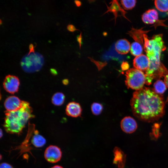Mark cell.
<instances>
[{
    "label": "cell",
    "mask_w": 168,
    "mask_h": 168,
    "mask_svg": "<svg viewBox=\"0 0 168 168\" xmlns=\"http://www.w3.org/2000/svg\"><path fill=\"white\" fill-rule=\"evenodd\" d=\"M110 3V5L109 7L106 5L107 10L104 14L109 12L112 13L114 16L115 23L116 19L118 16H122L128 19L125 16L126 12L121 7L117 0H113Z\"/></svg>",
    "instance_id": "obj_11"
},
{
    "label": "cell",
    "mask_w": 168,
    "mask_h": 168,
    "mask_svg": "<svg viewBox=\"0 0 168 168\" xmlns=\"http://www.w3.org/2000/svg\"><path fill=\"white\" fill-rule=\"evenodd\" d=\"M65 96L62 93L58 92L54 94L52 98V102L54 105L60 106L64 102Z\"/></svg>",
    "instance_id": "obj_20"
},
{
    "label": "cell",
    "mask_w": 168,
    "mask_h": 168,
    "mask_svg": "<svg viewBox=\"0 0 168 168\" xmlns=\"http://www.w3.org/2000/svg\"><path fill=\"white\" fill-rule=\"evenodd\" d=\"M20 85L18 78L14 75H8L7 76L3 82V86L5 90L11 94H14L18 91Z\"/></svg>",
    "instance_id": "obj_7"
},
{
    "label": "cell",
    "mask_w": 168,
    "mask_h": 168,
    "mask_svg": "<svg viewBox=\"0 0 168 168\" xmlns=\"http://www.w3.org/2000/svg\"><path fill=\"white\" fill-rule=\"evenodd\" d=\"M129 64L127 62L123 61L122 62L121 67V69L123 71H125L128 70L129 68Z\"/></svg>",
    "instance_id": "obj_26"
},
{
    "label": "cell",
    "mask_w": 168,
    "mask_h": 168,
    "mask_svg": "<svg viewBox=\"0 0 168 168\" xmlns=\"http://www.w3.org/2000/svg\"><path fill=\"white\" fill-rule=\"evenodd\" d=\"M125 75V83L128 88L137 91L143 88L146 84L145 74L135 68L128 70Z\"/></svg>",
    "instance_id": "obj_4"
},
{
    "label": "cell",
    "mask_w": 168,
    "mask_h": 168,
    "mask_svg": "<svg viewBox=\"0 0 168 168\" xmlns=\"http://www.w3.org/2000/svg\"><path fill=\"white\" fill-rule=\"evenodd\" d=\"M149 30H144L142 28L137 29L132 28L131 30L127 33L135 41L139 43L143 46L144 39L143 35L149 32Z\"/></svg>",
    "instance_id": "obj_16"
},
{
    "label": "cell",
    "mask_w": 168,
    "mask_h": 168,
    "mask_svg": "<svg viewBox=\"0 0 168 168\" xmlns=\"http://www.w3.org/2000/svg\"><path fill=\"white\" fill-rule=\"evenodd\" d=\"M44 62V57L37 52L25 55L22 58L21 65L25 72L31 73L39 71Z\"/></svg>",
    "instance_id": "obj_3"
},
{
    "label": "cell",
    "mask_w": 168,
    "mask_h": 168,
    "mask_svg": "<svg viewBox=\"0 0 168 168\" xmlns=\"http://www.w3.org/2000/svg\"><path fill=\"white\" fill-rule=\"evenodd\" d=\"M32 144L35 147H40L43 146L46 143L45 139L42 135L39 134L38 131H35V134L31 140Z\"/></svg>",
    "instance_id": "obj_17"
},
{
    "label": "cell",
    "mask_w": 168,
    "mask_h": 168,
    "mask_svg": "<svg viewBox=\"0 0 168 168\" xmlns=\"http://www.w3.org/2000/svg\"><path fill=\"white\" fill-rule=\"evenodd\" d=\"M130 42L126 39H121L117 41L115 44V49L119 54L124 55L127 54L130 49Z\"/></svg>",
    "instance_id": "obj_14"
},
{
    "label": "cell",
    "mask_w": 168,
    "mask_h": 168,
    "mask_svg": "<svg viewBox=\"0 0 168 168\" xmlns=\"http://www.w3.org/2000/svg\"><path fill=\"white\" fill-rule=\"evenodd\" d=\"M130 104L133 115L142 121H157L164 114L163 97L149 87H143L134 92Z\"/></svg>",
    "instance_id": "obj_1"
},
{
    "label": "cell",
    "mask_w": 168,
    "mask_h": 168,
    "mask_svg": "<svg viewBox=\"0 0 168 168\" xmlns=\"http://www.w3.org/2000/svg\"><path fill=\"white\" fill-rule=\"evenodd\" d=\"M23 101L21 100L17 97L11 96L7 97L4 103L6 111H14L19 110L22 107Z\"/></svg>",
    "instance_id": "obj_8"
},
{
    "label": "cell",
    "mask_w": 168,
    "mask_h": 168,
    "mask_svg": "<svg viewBox=\"0 0 168 168\" xmlns=\"http://www.w3.org/2000/svg\"><path fill=\"white\" fill-rule=\"evenodd\" d=\"M133 64L135 68L146 72L149 68V59L147 56L141 54L134 58Z\"/></svg>",
    "instance_id": "obj_10"
},
{
    "label": "cell",
    "mask_w": 168,
    "mask_h": 168,
    "mask_svg": "<svg viewBox=\"0 0 168 168\" xmlns=\"http://www.w3.org/2000/svg\"><path fill=\"white\" fill-rule=\"evenodd\" d=\"M164 81L166 86L168 87V74L164 77Z\"/></svg>",
    "instance_id": "obj_31"
},
{
    "label": "cell",
    "mask_w": 168,
    "mask_h": 168,
    "mask_svg": "<svg viewBox=\"0 0 168 168\" xmlns=\"http://www.w3.org/2000/svg\"><path fill=\"white\" fill-rule=\"evenodd\" d=\"M120 126L122 130L128 133L134 132L137 128V124L135 119L130 116L123 118L120 122Z\"/></svg>",
    "instance_id": "obj_9"
},
{
    "label": "cell",
    "mask_w": 168,
    "mask_h": 168,
    "mask_svg": "<svg viewBox=\"0 0 168 168\" xmlns=\"http://www.w3.org/2000/svg\"><path fill=\"white\" fill-rule=\"evenodd\" d=\"M153 90L159 95L163 94L166 89V86L164 82L160 80H157L153 84Z\"/></svg>",
    "instance_id": "obj_18"
},
{
    "label": "cell",
    "mask_w": 168,
    "mask_h": 168,
    "mask_svg": "<svg viewBox=\"0 0 168 168\" xmlns=\"http://www.w3.org/2000/svg\"><path fill=\"white\" fill-rule=\"evenodd\" d=\"M89 58L91 61L93 62L96 64L99 70L101 69L107 64L106 62H102L99 61H97L90 57Z\"/></svg>",
    "instance_id": "obj_25"
},
{
    "label": "cell",
    "mask_w": 168,
    "mask_h": 168,
    "mask_svg": "<svg viewBox=\"0 0 168 168\" xmlns=\"http://www.w3.org/2000/svg\"><path fill=\"white\" fill-rule=\"evenodd\" d=\"M51 168H63L61 166H58V165H56L52 167Z\"/></svg>",
    "instance_id": "obj_33"
},
{
    "label": "cell",
    "mask_w": 168,
    "mask_h": 168,
    "mask_svg": "<svg viewBox=\"0 0 168 168\" xmlns=\"http://www.w3.org/2000/svg\"><path fill=\"white\" fill-rule=\"evenodd\" d=\"M3 127L8 133L20 134L30 119L34 117L29 103L23 101L22 107L17 110L5 112Z\"/></svg>",
    "instance_id": "obj_2"
},
{
    "label": "cell",
    "mask_w": 168,
    "mask_h": 168,
    "mask_svg": "<svg viewBox=\"0 0 168 168\" xmlns=\"http://www.w3.org/2000/svg\"><path fill=\"white\" fill-rule=\"evenodd\" d=\"M51 71L52 73H57L56 70L54 69H51Z\"/></svg>",
    "instance_id": "obj_34"
},
{
    "label": "cell",
    "mask_w": 168,
    "mask_h": 168,
    "mask_svg": "<svg viewBox=\"0 0 168 168\" xmlns=\"http://www.w3.org/2000/svg\"><path fill=\"white\" fill-rule=\"evenodd\" d=\"M120 2L122 7L125 10H130L135 6L136 0H121Z\"/></svg>",
    "instance_id": "obj_24"
},
{
    "label": "cell",
    "mask_w": 168,
    "mask_h": 168,
    "mask_svg": "<svg viewBox=\"0 0 168 168\" xmlns=\"http://www.w3.org/2000/svg\"><path fill=\"white\" fill-rule=\"evenodd\" d=\"M114 158L113 163L119 168H124L126 162V155L120 149L115 147L113 150Z\"/></svg>",
    "instance_id": "obj_13"
},
{
    "label": "cell",
    "mask_w": 168,
    "mask_h": 168,
    "mask_svg": "<svg viewBox=\"0 0 168 168\" xmlns=\"http://www.w3.org/2000/svg\"><path fill=\"white\" fill-rule=\"evenodd\" d=\"M29 53L27 54H28L29 55L31 53H34L35 52L34 51V46L33 44H30L29 45Z\"/></svg>",
    "instance_id": "obj_30"
},
{
    "label": "cell",
    "mask_w": 168,
    "mask_h": 168,
    "mask_svg": "<svg viewBox=\"0 0 168 168\" xmlns=\"http://www.w3.org/2000/svg\"><path fill=\"white\" fill-rule=\"evenodd\" d=\"M74 2L76 5L77 7H79L81 5V3L80 1L76 0Z\"/></svg>",
    "instance_id": "obj_32"
},
{
    "label": "cell",
    "mask_w": 168,
    "mask_h": 168,
    "mask_svg": "<svg viewBox=\"0 0 168 168\" xmlns=\"http://www.w3.org/2000/svg\"><path fill=\"white\" fill-rule=\"evenodd\" d=\"M103 109L102 105L98 103L94 102L91 106V110L92 114L96 115L100 114L102 112Z\"/></svg>",
    "instance_id": "obj_23"
},
{
    "label": "cell",
    "mask_w": 168,
    "mask_h": 168,
    "mask_svg": "<svg viewBox=\"0 0 168 168\" xmlns=\"http://www.w3.org/2000/svg\"><path fill=\"white\" fill-rule=\"evenodd\" d=\"M160 124L155 123L152 127V132L150 133V136L152 139L156 140L161 136L160 132Z\"/></svg>",
    "instance_id": "obj_22"
},
{
    "label": "cell",
    "mask_w": 168,
    "mask_h": 168,
    "mask_svg": "<svg viewBox=\"0 0 168 168\" xmlns=\"http://www.w3.org/2000/svg\"><path fill=\"white\" fill-rule=\"evenodd\" d=\"M158 12L153 9L147 10L142 16V21L147 24H153L158 20Z\"/></svg>",
    "instance_id": "obj_15"
},
{
    "label": "cell",
    "mask_w": 168,
    "mask_h": 168,
    "mask_svg": "<svg viewBox=\"0 0 168 168\" xmlns=\"http://www.w3.org/2000/svg\"><path fill=\"white\" fill-rule=\"evenodd\" d=\"M166 49L162 35L159 34L154 35L149 40L148 45L144 49L149 59H160L161 53Z\"/></svg>",
    "instance_id": "obj_5"
},
{
    "label": "cell",
    "mask_w": 168,
    "mask_h": 168,
    "mask_svg": "<svg viewBox=\"0 0 168 168\" xmlns=\"http://www.w3.org/2000/svg\"><path fill=\"white\" fill-rule=\"evenodd\" d=\"M82 112V109L80 104L75 102L69 103L66 108V113L68 116L77 117L80 116Z\"/></svg>",
    "instance_id": "obj_12"
},
{
    "label": "cell",
    "mask_w": 168,
    "mask_h": 168,
    "mask_svg": "<svg viewBox=\"0 0 168 168\" xmlns=\"http://www.w3.org/2000/svg\"><path fill=\"white\" fill-rule=\"evenodd\" d=\"M68 30L72 32H73L76 30H79L77 29L72 24H69L67 27Z\"/></svg>",
    "instance_id": "obj_27"
},
{
    "label": "cell",
    "mask_w": 168,
    "mask_h": 168,
    "mask_svg": "<svg viewBox=\"0 0 168 168\" xmlns=\"http://www.w3.org/2000/svg\"><path fill=\"white\" fill-rule=\"evenodd\" d=\"M0 137L1 138L3 136V132H2V129H0Z\"/></svg>",
    "instance_id": "obj_35"
},
{
    "label": "cell",
    "mask_w": 168,
    "mask_h": 168,
    "mask_svg": "<svg viewBox=\"0 0 168 168\" xmlns=\"http://www.w3.org/2000/svg\"><path fill=\"white\" fill-rule=\"evenodd\" d=\"M0 168H13V167L9 164L7 163L3 162L1 164Z\"/></svg>",
    "instance_id": "obj_28"
},
{
    "label": "cell",
    "mask_w": 168,
    "mask_h": 168,
    "mask_svg": "<svg viewBox=\"0 0 168 168\" xmlns=\"http://www.w3.org/2000/svg\"><path fill=\"white\" fill-rule=\"evenodd\" d=\"M155 6L157 9L161 12L168 11V0H156L154 1Z\"/></svg>",
    "instance_id": "obj_21"
},
{
    "label": "cell",
    "mask_w": 168,
    "mask_h": 168,
    "mask_svg": "<svg viewBox=\"0 0 168 168\" xmlns=\"http://www.w3.org/2000/svg\"><path fill=\"white\" fill-rule=\"evenodd\" d=\"M77 40L79 44V47L80 49L82 43V36L81 32L80 33V35L77 37Z\"/></svg>",
    "instance_id": "obj_29"
},
{
    "label": "cell",
    "mask_w": 168,
    "mask_h": 168,
    "mask_svg": "<svg viewBox=\"0 0 168 168\" xmlns=\"http://www.w3.org/2000/svg\"><path fill=\"white\" fill-rule=\"evenodd\" d=\"M62 152L58 147L50 145L45 149L44 157L47 161L50 163H55L59 161L62 157Z\"/></svg>",
    "instance_id": "obj_6"
},
{
    "label": "cell",
    "mask_w": 168,
    "mask_h": 168,
    "mask_svg": "<svg viewBox=\"0 0 168 168\" xmlns=\"http://www.w3.org/2000/svg\"><path fill=\"white\" fill-rule=\"evenodd\" d=\"M143 49V46L140 44L133 42L131 45L130 53L132 55L137 56L142 54Z\"/></svg>",
    "instance_id": "obj_19"
}]
</instances>
